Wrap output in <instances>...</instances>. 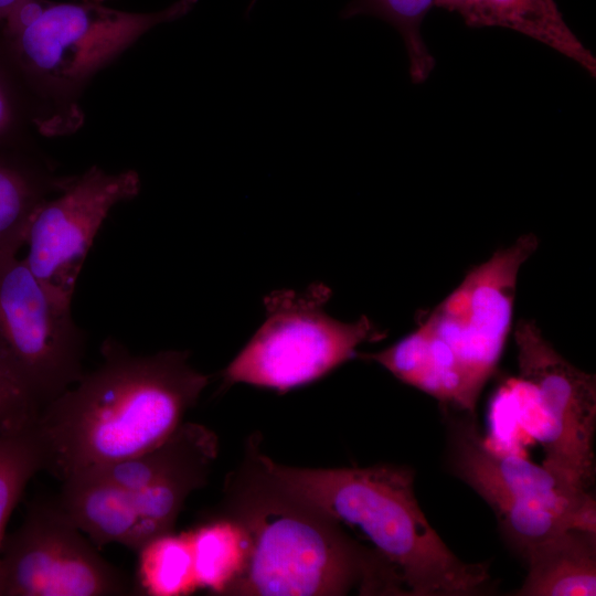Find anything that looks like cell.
Instances as JSON below:
<instances>
[{
    "mask_svg": "<svg viewBox=\"0 0 596 596\" xmlns=\"http://www.w3.org/2000/svg\"><path fill=\"white\" fill-rule=\"evenodd\" d=\"M196 3L178 0L142 13L84 0H22L0 24V36L25 87L68 92L152 28L187 15Z\"/></svg>",
    "mask_w": 596,
    "mask_h": 596,
    "instance_id": "5b68a950",
    "label": "cell"
},
{
    "mask_svg": "<svg viewBox=\"0 0 596 596\" xmlns=\"http://www.w3.org/2000/svg\"><path fill=\"white\" fill-rule=\"evenodd\" d=\"M256 1H257V0H251L249 7H248V9H247V13H249V11L252 10V8L254 7V4H255Z\"/></svg>",
    "mask_w": 596,
    "mask_h": 596,
    "instance_id": "cb8c5ba5",
    "label": "cell"
},
{
    "mask_svg": "<svg viewBox=\"0 0 596 596\" xmlns=\"http://www.w3.org/2000/svg\"><path fill=\"white\" fill-rule=\"evenodd\" d=\"M36 416L30 402L0 373V432L28 428Z\"/></svg>",
    "mask_w": 596,
    "mask_h": 596,
    "instance_id": "7402d4cb",
    "label": "cell"
},
{
    "mask_svg": "<svg viewBox=\"0 0 596 596\" xmlns=\"http://www.w3.org/2000/svg\"><path fill=\"white\" fill-rule=\"evenodd\" d=\"M62 183L47 182L15 147L0 149V258L18 255L35 210Z\"/></svg>",
    "mask_w": 596,
    "mask_h": 596,
    "instance_id": "e0dca14e",
    "label": "cell"
},
{
    "mask_svg": "<svg viewBox=\"0 0 596 596\" xmlns=\"http://www.w3.org/2000/svg\"><path fill=\"white\" fill-rule=\"evenodd\" d=\"M471 28H504L535 40L596 76V57L567 25L555 0H436Z\"/></svg>",
    "mask_w": 596,
    "mask_h": 596,
    "instance_id": "7c38bea8",
    "label": "cell"
},
{
    "mask_svg": "<svg viewBox=\"0 0 596 596\" xmlns=\"http://www.w3.org/2000/svg\"><path fill=\"white\" fill-rule=\"evenodd\" d=\"M217 451L219 440L214 432L202 424L182 422L166 439L147 451L79 472L138 491L187 469L212 467Z\"/></svg>",
    "mask_w": 596,
    "mask_h": 596,
    "instance_id": "9a60e30c",
    "label": "cell"
},
{
    "mask_svg": "<svg viewBox=\"0 0 596 596\" xmlns=\"http://www.w3.org/2000/svg\"><path fill=\"white\" fill-rule=\"evenodd\" d=\"M62 482L58 504L98 550L109 543L130 549L139 521L134 491L86 472Z\"/></svg>",
    "mask_w": 596,
    "mask_h": 596,
    "instance_id": "4fadbf2b",
    "label": "cell"
},
{
    "mask_svg": "<svg viewBox=\"0 0 596 596\" xmlns=\"http://www.w3.org/2000/svg\"><path fill=\"white\" fill-rule=\"evenodd\" d=\"M189 532L198 588L227 595L244 574L251 555V539L231 514L209 520Z\"/></svg>",
    "mask_w": 596,
    "mask_h": 596,
    "instance_id": "2e32d148",
    "label": "cell"
},
{
    "mask_svg": "<svg viewBox=\"0 0 596 596\" xmlns=\"http://www.w3.org/2000/svg\"><path fill=\"white\" fill-rule=\"evenodd\" d=\"M519 380L544 423L543 466L578 489L595 479L596 379L563 358L533 320L513 329Z\"/></svg>",
    "mask_w": 596,
    "mask_h": 596,
    "instance_id": "30bf717a",
    "label": "cell"
},
{
    "mask_svg": "<svg viewBox=\"0 0 596 596\" xmlns=\"http://www.w3.org/2000/svg\"><path fill=\"white\" fill-rule=\"evenodd\" d=\"M233 496L228 514L251 539L242 577L227 595H406L395 571L373 550L349 536L340 523L290 494L256 462Z\"/></svg>",
    "mask_w": 596,
    "mask_h": 596,
    "instance_id": "277c9868",
    "label": "cell"
},
{
    "mask_svg": "<svg viewBox=\"0 0 596 596\" xmlns=\"http://www.w3.org/2000/svg\"><path fill=\"white\" fill-rule=\"evenodd\" d=\"M436 0H351L340 15L343 19L371 15L391 24L402 36L414 84L425 82L435 67L422 34V23Z\"/></svg>",
    "mask_w": 596,
    "mask_h": 596,
    "instance_id": "d6986e66",
    "label": "cell"
},
{
    "mask_svg": "<svg viewBox=\"0 0 596 596\" xmlns=\"http://www.w3.org/2000/svg\"><path fill=\"white\" fill-rule=\"evenodd\" d=\"M253 455L278 487L359 529L395 571L406 595H476L490 583L488 563L460 560L429 524L414 492L413 469L390 464L295 468Z\"/></svg>",
    "mask_w": 596,
    "mask_h": 596,
    "instance_id": "7a4b0ae2",
    "label": "cell"
},
{
    "mask_svg": "<svg viewBox=\"0 0 596 596\" xmlns=\"http://www.w3.org/2000/svg\"><path fill=\"white\" fill-rule=\"evenodd\" d=\"M534 234L518 237L467 273L418 324L394 343L359 354L400 381L436 398L444 408L476 416L512 330L521 266L536 251Z\"/></svg>",
    "mask_w": 596,
    "mask_h": 596,
    "instance_id": "3957f363",
    "label": "cell"
},
{
    "mask_svg": "<svg viewBox=\"0 0 596 596\" xmlns=\"http://www.w3.org/2000/svg\"><path fill=\"white\" fill-rule=\"evenodd\" d=\"M100 351L99 366L46 404L32 424L43 470L62 481L161 443L210 381L184 351L137 355L114 339Z\"/></svg>",
    "mask_w": 596,
    "mask_h": 596,
    "instance_id": "6da1fadb",
    "label": "cell"
},
{
    "mask_svg": "<svg viewBox=\"0 0 596 596\" xmlns=\"http://www.w3.org/2000/svg\"><path fill=\"white\" fill-rule=\"evenodd\" d=\"M24 87L0 36V149L15 147L24 115Z\"/></svg>",
    "mask_w": 596,
    "mask_h": 596,
    "instance_id": "44dd1931",
    "label": "cell"
},
{
    "mask_svg": "<svg viewBox=\"0 0 596 596\" xmlns=\"http://www.w3.org/2000/svg\"><path fill=\"white\" fill-rule=\"evenodd\" d=\"M84 1H94V2H100L103 0H84Z\"/></svg>",
    "mask_w": 596,
    "mask_h": 596,
    "instance_id": "d4e9b609",
    "label": "cell"
},
{
    "mask_svg": "<svg viewBox=\"0 0 596 596\" xmlns=\"http://www.w3.org/2000/svg\"><path fill=\"white\" fill-rule=\"evenodd\" d=\"M43 470V458L32 425L0 432V551L9 518L32 477Z\"/></svg>",
    "mask_w": 596,
    "mask_h": 596,
    "instance_id": "ffe728a7",
    "label": "cell"
},
{
    "mask_svg": "<svg viewBox=\"0 0 596 596\" xmlns=\"http://www.w3.org/2000/svg\"><path fill=\"white\" fill-rule=\"evenodd\" d=\"M451 472L491 507L505 542L523 560L571 528L596 531V503L582 490L522 457L492 450L473 415L445 409Z\"/></svg>",
    "mask_w": 596,
    "mask_h": 596,
    "instance_id": "8992f818",
    "label": "cell"
},
{
    "mask_svg": "<svg viewBox=\"0 0 596 596\" xmlns=\"http://www.w3.org/2000/svg\"><path fill=\"white\" fill-rule=\"evenodd\" d=\"M22 0H0V24L18 7Z\"/></svg>",
    "mask_w": 596,
    "mask_h": 596,
    "instance_id": "603a6c76",
    "label": "cell"
},
{
    "mask_svg": "<svg viewBox=\"0 0 596 596\" xmlns=\"http://www.w3.org/2000/svg\"><path fill=\"white\" fill-rule=\"evenodd\" d=\"M521 596L596 594V531L571 528L532 550L524 560Z\"/></svg>",
    "mask_w": 596,
    "mask_h": 596,
    "instance_id": "5bb4252c",
    "label": "cell"
},
{
    "mask_svg": "<svg viewBox=\"0 0 596 596\" xmlns=\"http://www.w3.org/2000/svg\"><path fill=\"white\" fill-rule=\"evenodd\" d=\"M140 185L134 170L109 173L94 166L64 180L58 195L35 210L23 260L61 306L71 309L82 267L110 210L136 198Z\"/></svg>",
    "mask_w": 596,
    "mask_h": 596,
    "instance_id": "8fae6325",
    "label": "cell"
},
{
    "mask_svg": "<svg viewBox=\"0 0 596 596\" xmlns=\"http://www.w3.org/2000/svg\"><path fill=\"white\" fill-rule=\"evenodd\" d=\"M85 334L18 255L0 258V373L39 412L83 376Z\"/></svg>",
    "mask_w": 596,
    "mask_h": 596,
    "instance_id": "ba28073f",
    "label": "cell"
},
{
    "mask_svg": "<svg viewBox=\"0 0 596 596\" xmlns=\"http://www.w3.org/2000/svg\"><path fill=\"white\" fill-rule=\"evenodd\" d=\"M130 578L83 536L57 500L30 502L0 551V596H119Z\"/></svg>",
    "mask_w": 596,
    "mask_h": 596,
    "instance_id": "9c48e42d",
    "label": "cell"
},
{
    "mask_svg": "<svg viewBox=\"0 0 596 596\" xmlns=\"http://www.w3.org/2000/svg\"><path fill=\"white\" fill-rule=\"evenodd\" d=\"M135 592L149 596H182L196 588L189 532H169L139 551Z\"/></svg>",
    "mask_w": 596,
    "mask_h": 596,
    "instance_id": "ac0fdd59",
    "label": "cell"
},
{
    "mask_svg": "<svg viewBox=\"0 0 596 596\" xmlns=\"http://www.w3.org/2000/svg\"><path fill=\"white\" fill-rule=\"evenodd\" d=\"M331 290H275L264 298L266 319L222 372L224 385L246 383L280 393L321 379L385 332L368 317L342 322L326 312Z\"/></svg>",
    "mask_w": 596,
    "mask_h": 596,
    "instance_id": "52a82bcc",
    "label": "cell"
}]
</instances>
